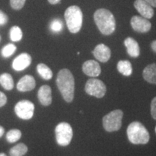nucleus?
I'll use <instances>...</instances> for the list:
<instances>
[{
	"label": "nucleus",
	"instance_id": "obj_1",
	"mask_svg": "<svg viewBox=\"0 0 156 156\" xmlns=\"http://www.w3.org/2000/svg\"><path fill=\"white\" fill-rule=\"evenodd\" d=\"M56 85L64 100L71 103L75 95V78L69 69H62L58 72Z\"/></svg>",
	"mask_w": 156,
	"mask_h": 156
},
{
	"label": "nucleus",
	"instance_id": "obj_2",
	"mask_svg": "<svg viewBox=\"0 0 156 156\" xmlns=\"http://www.w3.org/2000/svg\"><path fill=\"white\" fill-rule=\"evenodd\" d=\"M93 17L101 34L108 36L114 32L116 29V20L112 12L106 9H98L95 12Z\"/></svg>",
	"mask_w": 156,
	"mask_h": 156
},
{
	"label": "nucleus",
	"instance_id": "obj_3",
	"mask_svg": "<svg viewBox=\"0 0 156 156\" xmlns=\"http://www.w3.org/2000/svg\"><path fill=\"white\" fill-rule=\"evenodd\" d=\"M126 133L129 140L134 145H145L150 140L149 132L140 122H132L128 126Z\"/></svg>",
	"mask_w": 156,
	"mask_h": 156
},
{
	"label": "nucleus",
	"instance_id": "obj_4",
	"mask_svg": "<svg viewBox=\"0 0 156 156\" xmlns=\"http://www.w3.org/2000/svg\"><path fill=\"white\" fill-rule=\"evenodd\" d=\"M64 17L70 33L77 34L80 30L83 15L81 9L78 6L73 5L68 7L64 12Z\"/></svg>",
	"mask_w": 156,
	"mask_h": 156
},
{
	"label": "nucleus",
	"instance_id": "obj_5",
	"mask_svg": "<svg viewBox=\"0 0 156 156\" xmlns=\"http://www.w3.org/2000/svg\"><path fill=\"white\" fill-rule=\"evenodd\" d=\"M123 112L119 109L111 112L103 118V126L105 130L112 132L120 129L122 124Z\"/></svg>",
	"mask_w": 156,
	"mask_h": 156
},
{
	"label": "nucleus",
	"instance_id": "obj_6",
	"mask_svg": "<svg viewBox=\"0 0 156 156\" xmlns=\"http://www.w3.org/2000/svg\"><path fill=\"white\" fill-rule=\"evenodd\" d=\"M56 140L60 146H67L73 139V132L72 126L67 122H61L56 126Z\"/></svg>",
	"mask_w": 156,
	"mask_h": 156
},
{
	"label": "nucleus",
	"instance_id": "obj_7",
	"mask_svg": "<svg viewBox=\"0 0 156 156\" xmlns=\"http://www.w3.org/2000/svg\"><path fill=\"white\" fill-rule=\"evenodd\" d=\"M85 90L87 94L98 98H101L106 94V85L100 80L91 78L85 84Z\"/></svg>",
	"mask_w": 156,
	"mask_h": 156
},
{
	"label": "nucleus",
	"instance_id": "obj_8",
	"mask_svg": "<svg viewBox=\"0 0 156 156\" xmlns=\"http://www.w3.org/2000/svg\"><path fill=\"white\" fill-rule=\"evenodd\" d=\"M34 104L28 100L19 101L15 106V112L20 119L24 120L30 119L34 114Z\"/></svg>",
	"mask_w": 156,
	"mask_h": 156
},
{
	"label": "nucleus",
	"instance_id": "obj_9",
	"mask_svg": "<svg viewBox=\"0 0 156 156\" xmlns=\"http://www.w3.org/2000/svg\"><path fill=\"white\" fill-rule=\"evenodd\" d=\"M131 25L133 30L138 33H147L151 29V23L143 17L133 16L131 19Z\"/></svg>",
	"mask_w": 156,
	"mask_h": 156
},
{
	"label": "nucleus",
	"instance_id": "obj_10",
	"mask_svg": "<svg viewBox=\"0 0 156 156\" xmlns=\"http://www.w3.org/2000/svg\"><path fill=\"white\" fill-rule=\"evenodd\" d=\"M134 8L142 17L146 19H151L154 15V10L152 6L144 0H136L134 3Z\"/></svg>",
	"mask_w": 156,
	"mask_h": 156
},
{
	"label": "nucleus",
	"instance_id": "obj_11",
	"mask_svg": "<svg viewBox=\"0 0 156 156\" xmlns=\"http://www.w3.org/2000/svg\"><path fill=\"white\" fill-rule=\"evenodd\" d=\"M31 58L30 55L27 53H23L17 56L12 62V68L15 71H23L30 65Z\"/></svg>",
	"mask_w": 156,
	"mask_h": 156
},
{
	"label": "nucleus",
	"instance_id": "obj_12",
	"mask_svg": "<svg viewBox=\"0 0 156 156\" xmlns=\"http://www.w3.org/2000/svg\"><path fill=\"white\" fill-rule=\"evenodd\" d=\"M93 54L96 59L101 62L105 63L110 59L112 52H111L110 48L108 46L105 44H101L96 46V47L93 50Z\"/></svg>",
	"mask_w": 156,
	"mask_h": 156
},
{
	"label": "nucleus",
	"instance_id": "obj_13",
	"mask_svg": "<svg viewBox=\"0 0 156 156\" xmlns=\"http://www.w3.org/2000/svg\"><path fill=\"white\" fill-rule=\"evenodd\" d=\"M83 71L90 77H98L101 75V68L99 63L95 60H88L83 64Z\"/></svg>",
	"mask_w": 156,
	"mask_h": 156
},
{
	"label": "nucleus",
	"instance_id": "obj_14",
	"mask_svg": "<svg viewBox=\"0 0 156 156\" xmlns=\"http://www.w3.org/2000/svg\"><path fill=\"white\" fill-rule=\"evenodd\" d=\"M36 87V80L31 75H25L20 80L17 85V89L20 92H28Z\"/></svg>",
	"mask_w": 156,
	"mask_h": 156
},
{
	"label": "nucleus",
	"instance_id": "obj_15",
	"mask_svg": "<svg viewBox=\"0 0 156 156\" xmlns=\"http://www.w3.org/2000/svg\"><path fill=\"white\" fill-rule=\"evenodd\" d=\"M38 98L43 106H47L52 102L51 89L48 85H43L38 91Z\"/></svg>",
	"mask_w": 156,
	"mask_h": 156
},
{
	"label": "nucleus",
	"instance_id": "obj_16",
	"mask_svg": "<svg viewBox=\"0 0 156 156\" xmlns=\"http://www.w3.org/2000/svg\"><path fill=\"white\" fill-rule=\"evenodd\" d=\"M124 45H125L127 54L131 57L136 58L140 56V49L138 43L131 37H128L124 40Z\"/></svg>",
	"mask_w": 156,
	"mask_h": 156
},
{
	"label": "nucleus",
	"instance_id": "obj_17",
	"mask_svg": "<svg viewBox=\"0 0 156 156\" xmlns=\"http://www.w3.org/2000/svg\"><path fill=\"white\" fill-rule=\"evenodd\" d=\"M142 76L147 83L156 85V64H151L147 65L143 70Z\"/></svg>",
	"mask_w": 156,
	"mask_h": 156
},
{
	"label": "nucleus",
	"instance_id": "obj_18",
	"mask_svg": "<svg viewBox=\"0 0 156 156\" xmlns=\"http://www.w3.org/2000/svg\"><path fill=\"white\" fill-rule=\"evenodd\" d=\"M117 69L122 75L129 77L132 73V64L127 60H121L117 64Z\"/></svg>",
	"mask_w": 156,
	"mask_h": 156
},
{
	"label": "nucleus",
	"instance_id": "obj_19",
	"mask_svg": "<svg viewBox=\"0 0 156 156\" xmlns=\"http://www.w3.org/2000/svg\"><path fill=\"white\" fill-rule=\"evenodd\" d=\"M0 85L7 90H11L14 87V80L8 73H4L0 75Z\"/></svg>",
	"mask_w": 156,
	"mask_h": 156
},
{
	"label": "nucleus",
	"instance_id": "obj_20",
	"mask_svg": "<svg viewBox=\"0 0 156 156\" xmlns=\"http://www.w3.org/2000/svg\"><path fill=\"white\" fill-rule=\"evenodd\" d=\"M37 72H38L39 75L46 80H48L53 77L51 69L45 64H38L37 66Z\"/></svg>",
	"mask_w": 156,
	"mask_h": 156
},
{
	"label": "nucleus",
	"instance_id": "obj_21",
	"mask_svg": "<svg viewBox=\"0 0 156 156\" xmlns=\"http://www.w3.org/2000/svg\"><path fill=\"white\" fill-rule=\"evenodd\" d=\"M28 152V147L23 143H19L9 151L10 156H23Z\"/></svg>",
	"mask_w": 156,
	"mask_h": 156
},
{
	"label": "nucleus",
	"instance_id": "obj_22",
	"mask_svg": "<svg viewBox=\"0 0 156 156\" xmlns=\"http://www.w3.org/2000/svg\"><path fill=\"white\" fill-rule=\"evenodd\" d=\"M21 136H22V133H21L20 130L13 129L9 130L6 134V139L9 143H14L20 139Z\"/></svg>",
	"mask_w": 156,
	"mask_h": 156
},
{
	"label": "nucleus",
	"instance_id": "obj_23",
	"mask_svg": "<svg viewBox=\"0 0 156 156\" xmlns=\"http://www.w3.org/2000/svg\"><path fill=\"white\" fill-rule=\"evenodd\" d=\"M9 36H10V39L12 41H20L23 38V32L18 26H13L10 29Z\"/></svg>",
	"mask_w": 156,
	"mask_h": 156
},
{
	"label": "nucleus",
	"instance_id": "obj_24",
	"mask_svg": "<svg viewBox=\"0 0 156 156\" xmlns=\"http://www.w3.org/2000/svg\"><path fill=\"white\" fill-rule=\"evenodd\" d=\"M16 46L12 44H9L4 46L2 49V55L3 57L7 58L12 55L16 51Z\"/></svg>",
	"mask_w": 156,
	"mask_h": 156
},
{
	"label": "nucleus",
	"instance_id": "obj_25",
	"mask_svg": "<svg viewBox=\"0 0 156 156\" xmlns=\"http://www.w3.org/2000/svg\"><path fill=\"white\" fill-rule=\"evenodd\" d=\"M62 28H63V25L60 20H54L51 23V30L54 33L60 32L62 30Z\"/></svg>",
	"mask_w": 156,
	"mask_h": 156
},
{
	"label": "nucleus",
	"instance_id": "obj_26",
	"mask_svg": "<svg viewBox=\"0 0 156 156\" xmlns=\"http://www.w3.org/2000/svg\"><path fill=\"white\" fill-rule=\"evenodd\" d=\"M26 0H10V5L14 9H20L24 6Z\"/></svg>",
	"mask_w": 156,
	"mask_h": 156
},
{
	"label": "nucleus",
	"instance_id": "obj_27",
	"mask_svg": "<svg viewBox=\"0 0 156 156\" xmlns=\"http://www.w3.org/2000/svg\"><path fill=\"white\" fill-rule=\"evenodd\" d=\"M151 112L152 117L154 119L156 120V97L154 98L151 101Z\"/></svg>",
	"mask_w": 156,
	"mask_h": 156
},
{
	"label": "nucleus",
	"instance_id": "obj_28",
	"mask_svg": "<svg viewBox=\"0 0 156 156\" xmlns=\"http://www.w3.org/2000/svg\"><path fill=\"white\" fill-rule=\"evenodd\" d=\"M8 20V17L2 11L0 10V25H3L6 24Z\"/></svg>",
	"mask_w": 156,
	"mask_h": 156
},
{
	"label": "nucleus",
	"instance_id": "obj_29",
	"mask_svg": "<svg viewBox=\"0 0 156 156\" xmlns=\"http://www.w3.org/2000/svg\"><path fill=\"white\" fill-rule=\"evenodd\" d=\"M7 98L2 92H0V107H2L7 103Z\"/></svg>",
	"mask_w": 156,
	"mask_h": 156
},
{
	"label": "nucleus",
	"instance_id": "obj_30",
	"mask_svg": "<svg viewBox=\"0 0 156 156\" xmlns=\"http://www.w3.org/2000/svg\"><path fill=\"white\" fill-rule=\"evenodd\" d=\"M153 7H156V0H144Z\"/></svg>",
	"mask_w": 156,
	"mask_h": 156
},
{
	"label": "nucleus",
	"instance_id": "obj_31",
	"mask_svg": "<svg viewBox=\"0 0 156 156\" xmlns=\"http://www.w3.org/2000/svg\"><path fill=\"white\" fill-rule=\"evenodd\" d=\"M151 48L154 52L156 53V40L153 41L151 43Z\"/></svg>",
	"mask_w": 156,
	"mask_h": 156
},
{
	"label": "nucleus",
	"instance_id": "obj_32",
	"mask_svg": "<svg viewBox=\"0 0 156 156\" xmlns=\"http://www.w3.org/2000/svg\"><path fill=\"white\" fill-rule=\"evenodd\" d=\"M48 2L51 4V5H56V4L59 3L61 0H48Z\"/></svg>",
	"mask_w": 156,
	"mask_h": 156
},
{
	"label": "nucleus",
	"instance_id": "obj_33",
	"mask_svg": "<svg viewBox=\"0 0 156 156\" xmlns=\"http://www.w3.org/2000/svg\"><path fill=\"white\" fill-rule=\"evenodd\" d=\"M4 134H5V129L2 126H0V137H2Z\"/></svg>",
	"mask_w": 156,
	"mask_h": 156
},
{
	"label": "nucleus",
	"instance_id": "obj_34",
	"mask_svg": "<svg viewBox=\"0 0 156 156\" xmlns=\"http://www.w3.org/2000/svg\"><path fill=\"white\" fill-rule=\"evenodd\" d=\"M0 156H7V155H6L5 153H0Z\"/></svg>",
	"mask_w": 156,
	"mask_h": 156
},
{
	"label": "nucleus",
	"instance_id": "obj_35",
	"mask_svg": "<svg viewBox=\"0 0 156 156\" xmlns=\"http://www.w3.org/2000/svg\"><path fill=\"white\" fill-rule=\"evenodd\" d=\"M155 132H156V126H155Z\"/></svg>",
	"mask_w": 156,
	"mask_h": 156
}]
</instances>
